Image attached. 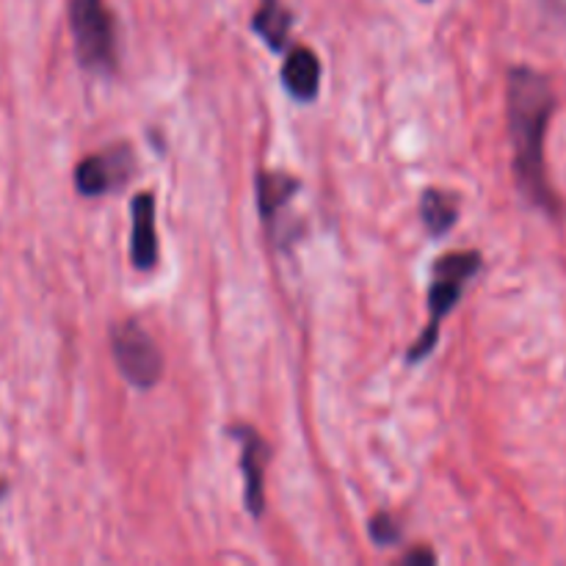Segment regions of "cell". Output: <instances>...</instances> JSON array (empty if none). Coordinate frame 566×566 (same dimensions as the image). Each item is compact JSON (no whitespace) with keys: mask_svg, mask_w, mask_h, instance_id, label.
Listing matches in <instances>:
<instances>
[{"mask_svg":"<svg viewBox=\"0 0 566 566\" xmlns=\"http://www.w3.org/2000/svg\"><path fill=\"white\" fill-rule=\"evenodd\" d=\"M556 114V92L547 75L531 66H514L506 83L509 136L514 147V177L531 205L558 213V199L547 180L545 136Z\"/></svg>","mask_w":566,"mask_h":566,"instance_id":"1","label":"cell"},{"mask_svg":"<svg viewBox=\"0 0 566 566\" xmlns=\"http://www.w3.org/2000/svg\"><path fill=\"white\" fill-rule=\"evenodd\" d=\"M481 271V254L479 252H448L442 254L431 271V287H429V326L423 335L412 343L407 352V365H418L429 357L440 340V326L448 315L457 310L459 298H462L464 287Z\"/></svg>","mask_w":566,"mask_h":566,"instance_id":"2","label":"cell"},{"mask_svg":"<svg viewBox=\"0 0 566 566\" xmlns=\"http://www.w3.org/2000/svg\"><path fill=\"white\" fill-rule=\"evenodd\" d=\"M70 28L83 70L94 75H111L119 61V50H116L114 14L105 0H72Z\"/></svg>","mask_w":566,"mask_h":566,"instance_id":"3","label":"cell"},{"mask_svg":"<svg viewBox=\"0 0 566 566\" xmlns=\"http://www.w3.org/2000/svg\"><path fill=\"white\" fill-rule=\"evenodd\" d=\"M111 348H114L119 374L136 390H149L158 385L164 374V354L136 321H122L111 329Z\"/></svg>","mask_w":566,"mask_h":566,"instance_id":"4","label":"cell"},{"mask_svg":"<svg viewBox=\"0 0 566 566\" xmlns=\"http://www.w3.org/2000/svg\"><path fill=\"white\" fill-rule=\"evenodd\" d=\"M230 437L241 446V470H243V497L254 520L265 512V468L271 462V448L260 431L252 426H230Z\"/></svg>","mask_w":566,"mask_h":566,"instance_id":"5","label":"cell"},{"mask_svg":"<svg viewBox=\"0 0 566 566\" xmlns=\"http://www.w3.org/2000/svg\"><path fill=\"white\" fill-rule=\"evenodd\" d=\"M130 149H114V153L88 155L75 169V188L81 197H103L111 188L122 186L130 177Z\"/></svg>","mask_w":566,"mask_h":566,"instance_id":"6","label":"cell"},{"mask_svg":"<svg viewBox=\"0 0 566 566\" xmlns=\"http://www.w3.org/2000/svg\"><path fill=\"white\" fill-rule=\"evenodd\" d=\"M133 210V235H130V260L133 269L149 271L158 263V232H155V197L153 193H136L130 202Z\"/></svg>","mask_w":566,"mask_h":566,"instance_id":"7","label":"cell"},{"mask_svg":"<svg viewBox=\"0 0 566 566\" xmlns=\"http://www.w3.org/2000/svg\"><path fill=\"white\" fill-rule=\"evenodd\" d=\"M282 86L298 103H313L321 88V61L315 50L293 48L282 64Z\"/></svg>","mask_w":566,"mask_h":566,"instance_id":"8","label":"cell"},{"mask_svg":"<svg viewBox=\"0 0 566 566\" xmlns=\"http://www.w3.org/2000/svg\"><path fill=\"white\" fill-rule=\"evenodd\" d=\"M254 33L269 44V50L282 53L287 48V39H291L293 28V14L287 11V6L282 0H263L254 11L252 20Z\"/></svg>","mask_w":566,"mask_h":566,"instance_id":"9","label":"cell"},{"mask_svg":"<svg viewBox=\"0 0 566 566\" xmlns=\"http://www.w3.org/2000/svg\"><path fill=\"white\" fill-rule=\"evenodd\" d=\"M298 180L280 171H258V208L265 224L280 216V210L296 197Z\"/></svg>","mask_w":566,"mask_h":566,"instance_id":"10","label":"cell"},{"mask_svg":"<svg viewBox=\"0 0 566 566\" xmlns=\"http://www.w3.org/2000/svg\"><path fill=\"white\" fill-rule=\"evenodd\" d=\"M459 219V199L457 193L446 188H429L420 199V221L431 235H446Z\"/></svg>","mask_w":566,"mask_h":566,"instance_id":"11","label":"cell"},{"mask_svg":"<svg viewBox=\"0 0 566 566\" xmlns=\"http://www.w3.org/2000/svg\"><path fill=\"white\" fill-rule=\"evenodd\" d=\"M370 539L379 547H390L401 542V525L390 517V514H376L370 520Z\"/></svg>","mask_w":566,"mask_h":566,"instance_id":"12","label":"cell"},{"mask_svg":"<svg viewBox=\"0 0 566 566\" xmlns=\"http://www.w3.org/2000/svg\"><path fill=\"white\" fill-rule=\"evenodd\" d=\"M434 553L431 551H412L403 556V564H434Z\"/></svg>","mask_w":566,"mask_h":566,"instance_id":"13","label":"cell"},{"mask_svg":"<svg viewBox=\"0 0 566 566\" xmlns=\"http://www.w3.org/2000/svg\"><path fill=\"white\" fill-rule=\"evenodd\" d=\"M423 3H429V0H423Z\"/></svg>","mask_w":566,"mask_h":566,"instance_id":"14","label":"cell"}]
</instances>
